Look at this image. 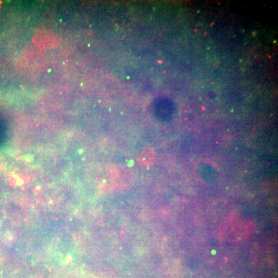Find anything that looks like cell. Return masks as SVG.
<instances>
[{"instance_id":"obj_1","label":"cell","mask_w":278,"mask_h":278,"mask_svg":"<svg viewBox=\"0 0 278 278\" xmlns=\"http://www.w3.org/2000/svg\"><path fill=\"white\" fill-rule=\"evenodd\" d=\"M34 44L42 49H47L54 47L57 41L56 34L46 29H40L33 37Z\"/></svg>"}]
</instances>
